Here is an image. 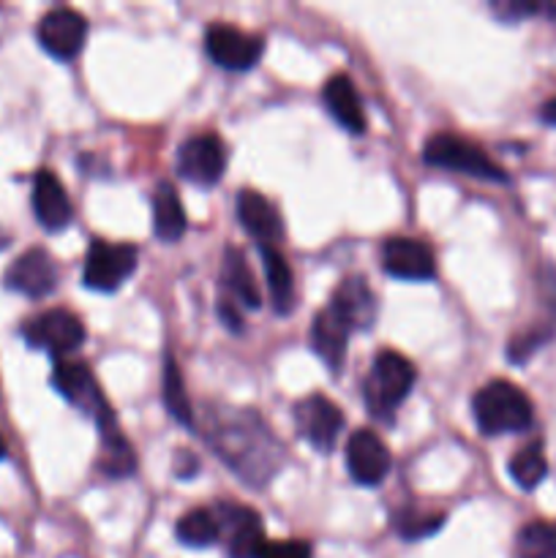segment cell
Returning <instances> with one entry per match:
<instances>
[{"mask_svg":"<svg viewBox=\"0 0 556 558\" xmlns=\"http://www.w3.org/2000/svg\"><path fill=\"white\" fill-rule=\"evenodd\" d=\"M548 474V461H545V452L540 441L521 447L516 456L510 458V477L518 488L534 490Z\"/></svg>","mask_w":556,"mask_h":558,"instance_id":"obj_26","label":"cell"},{"mask_svg":"<svg viewBox=\"0 0 556 558\" xmlns=\"http://www.w3.org/2000/svg\"><path fill=\"white\" fill-rule=\"evenodd\" d=\"M442 521H445V515L442 512H418L412 510V507H407V510L396 512V518H392V526H396V532L401 534L403 539H420V537H428V534H434L436 529L442 526Z\"/></svg>","mask_w":556,"mask_h":558,"instance_id":"obj_29","label":"cell"},{"mask_svg":"<svg viewBox=\"0 0 556 558\" xmlns=\"http://www.w3.org/2000/svg\"><path fill=\"white\" fill-rule=\"evenodd\" d=\"M494 11L505 20H518V16H527V14H537L543 11V5H534V3H494Z\"/></svg>","mask_w":556,"mask_h":558,"instance_id":"obj_31","label":"cell"},{"mask_svg":"<svg viewBox=\"0 0 556 558\" xmlns=\"http://www.w3.org/2000/svg\"><path fill=\"white\" fill-rule=\"evenodd\" d=\"M518 558H556V529L532 521L518 532Z\"/></svg>","mask_w":556,"mask_h":558,"instance_id":"obj_28","label":"cell"},{"mask_svg":"<svg viewBox=\"0 0 556 558\" xmlns=\"http://www.w3.org/2000/svg\"><path fill=\"white\" fill-rule=\"evenodd\" d=\"M262 267H265L267 278V292H270L273 308L276 314H289L294 305V278L289 270L287 259H283L281 251L276 245H262Z\"/></svg>","mask_w":556,"mask_h":558,"instance_id":"obj_24","label":"cell"},{"mask_svg":"<svg viewBox=\"0 0 556 558\" xmlns=\"http://www.w3.org/2000/svg\"><path fill=\"white\" fill-rule=\"evenodd\" d=\"M205 49L213 63L221 69L249 71L259 63L265 44L232 25H210L205 33Z\"/></svg>","mask_w":556,"mask_h":558,"instance_id":"obj_11","label":"cell"},{"mask_svg":"<svg viewBox=\"0 0 556 558\" xmlns=\"http://www.w3.org/2000/svg\"><path fill=\"white\" fill-rule=\"evenodd\" d=\"M238 218L240 227L251 234L254 240H259L262 245H273L281 240L283 223L278 216L276 207L270 205L267 196H262L259 191H240L238 196Z\"/></svg>","mask_w":556,"mask_h":558,"instance_id":"obj_18","label":"cell"},{"mask_svg":"<svg viewBox=\"0 0 556 558\" xmlns=\"http://www.w3.org/2000/svg\"><path fill=\"white\" fill-rule=\"evenodd\" d=\"M52 385L71 407L90 414L96 423H101L104 417L114 414L109 409L104 392L98 390V381L93 376V371L85 363H80V360H58L52 371Z\"/></svg>","mask_w":556,"mask_h":558,"instance_id":"obj_7","label":"cell"},{"mask_svg":"<svg viewBox=\"0 0 556 558\" xmlns=\"http://www.w3.org/2000/svg\"><path fill=\"white\" fill-rule=\"evenodd\" d=\"M174 534H178L180 543L189 545V548H207V545L221 539V529H218L216 512L202 510V507L200 510L185 512V515L178 521V526H174Z\"/></svg>","mask_w":556,"mask_h":558,"instance_id":"obj_25","label":"cell"},{"mask_svg":"<svg viewBox=\"0 0 556 558\" xmlns=\"http://www.w3.org/2000/svg\"><path fill=\"white\" fill-rule=\"evenodd\" d=\"M207 445L249 485H265L281 463V445L254 412H223L210 417Z\"/></svg>","mask_w":556,"mask_h":558,"instance_id":"obj_1","label":"cell"},{"mask_svg":"<svg viewBox=\"0 0 556 558\" xmlns=\"http://www.w3.org/2000/svg\"><path fill=\"white\" fill-rule=\"evenodd\" d=\"M347 469L354 483L376 488L390 472V450L374 430H354L347 441Z\"/></svg>","mask_w":556,"mask_h":558,"instance_id":"obj_13","label":"cell"},{"mask_svg":"<svg viewBox=\"0 0 556 558\" xmlns=\"http://www.w3.org/2000/svg\"><path fill=\"white\" fill-rule=\"evenodd\" d=\"M101 430V469L109 477H125L136 469V456L131 450L129 439L120 434L118 420L114 414L104 417L101 423H96Z\"/></svg>","mask_w":556,"mask_h":558,"instance_id":"obj_23","label":"cell"},{"mask_svg":"<svg viewBox=\"0 0 556 558\" xmlns=\"http://www.w3.org/2000/svg\"><path fill=\"white\" fill-rule=\"evenodd\" d=\"M221 539L227 543L229 558H262L265 550V526L262 518L251 507L243 505H221L216 512Z\"/></svg>","mask_w":556,"mask_h":558,"instance_id":"obj_9","label":"cell"},{"mask_svg":"<svg viewBox=\"0 0 556 558\" xmlns=\"http://www.w3.org/2000/svg\"><path fill=\"white\" fill-rule=\"evenodd\" d=\"M5 287L31 300H41L58 287V265L44 248H31L5 270Z\"/></svg>","mask_w":556,"mask_h":558,"instance_id":"obj_14","label":"cell"},{"mask_svg":"<svg viewBox=\"0 0 556 558\" xmlns=\"http://www.w3.org/2000/svg\"><path fill=\"white\" fill-rule=\"evenodd\" d=\"M153 229H156L164 243H174L189 229L183 202H180L172 183H158L156 191H153Z\"/></svg>","mask_w":556,"mask_h":558,"instance_id":"obj_22","label":"cell"},{"mask_svg":"<svg viewBox=\"0 0 556 558\" xmlns=\"http://www.w3.org/2000/svg\"><path fill=\"white\" fill-rule=\"evenodd\" d=\"M33 213L47 232H60L71 221L69 194L49 169H41L33 180Z\"/></svg>","mask_w":556,"mask_h":558,"instance_id":"obj_17","label":"cell"},{"mask_svg":"<svg viewBox=\"0 0 556 558\" xmlns=\"http://www.w3.org/2000/svg\"><path fill=\"white\" fill-rule=\"evenodd\" d=\"M164 407L180 425H185V428L194 425V412H191V401L185 396L183 376H180L172 354H167V360H164Z\"/></svg>","mask_w":556,"mask_h":558,"instance_id":"obj_27","label":"cell"},{"mask_svg":"<svg viewBox=\"0 0 556 558\" xmlns=\"http://www.w3.org/2000/svg\"><path fill=\"white\" fill-rule=\"evenodd\" d=\"M262 558H314V554L303 539H281V543H267Z\"/></svg>","mask_w":556,"mask_h":558,"instance_id":"obj_30","label":"cell"},{"mask_svg":"<svg viewBox=\"0 0 556 558\" xmlns=\"http://www.w3.org/2000/svg\"><path fill=\"white\" fill-rule=\"evenodd\" d=\"M349 336H352V330H349L330 308L319 311V314L314 316V325H311V347H314V352L319 354L333 371L341 368L343 360H347Z\"/></svg>","mask_w":556,"mask_h":558,"instance_id":"obj_21","label":"cell"},{"mask_svg":"<svg viewBox=\"0 0 556 558\" xmlns=\"http://www.w3.org/2000/svg\"><path fill=\"white\" fill-rule=\"evenodd\" d=\"M322 98L327 104V112L333 114L338 125H343L352 134H363L365 131V112L363 101L358 96V87L349 80L347 74H336L327 80L325 90H322Z\"/></svg>","mask_w":556,"mask_h":558,"instance_id":"obj_19","label":"cell"},{"mask_svg":"<svg viewBox=\"0 0 556 558\" xmlns=\"http://www.w3.org/2000/svg\"><path fill=\"white\" fill-rule=\"evenodd\" d=\"M136 262H140V254H136L134 245L93 240L90 248H87L82 281L93 292H118L134 276Z\"/></svg>","mask_w":556,"mask_h":558,"instance_id":"obj_5","label":"cell"},{"mask_svg":"<svg viewBox=\"0 0 556 558\" xmlns=\"http://www.w3.org/2000/svg\"><path fill=\"white\" fill-rule=\"evenodd\" d=\"M425 163L439 169H452V172L469 174L478 180H491V183H507V174L499 163L488 158V153L474 142L463 140L458 134H434L423 147Z\"/></svg>","mask_w":556,"mask_h":558,"instance_id":"obj_4","label":"cell"},{"mask_svg":"<svg viewBox=\"0 0 556 558\" xmlns=\"http://www.w3.org/2000/svg\"><path fill=\"white\" fill-rule=\"evenodd\" d=\"M540 118H543L545 123L556 125V98H551V101L543 104V109H540Z\"/></svg>","mask_w":556,"mask_h":558,"instance_id":"obj_32","label":"cell"},{"mask_svg":"<svg viewBox=\"0 0 556 558\" xmlns=\"http://www.w3.org/2000/svg\"><path fill=\"white\" fill-rule=\"evenodd\" d=\"M382 267L401 281H431L436 276L434 251L414 238H390L382 245Z\"/></svg>","mask_w":556,"mask_h":558,"instance_id":"obj_15","label":"cell"},{"mask_svg":"<svg viewBox=\"0 0 556 558\" xmlns=\"http://www.w3.org/2000/svg\"><path fill=\"white\" fill-rule=\"evenodd\" d=\"M327 308L349 327V330H368L376 319V298L371 292L368 281L360 276L343 278L333 292Z\"/></svg>","mask_w":556,"mask_h":558,"instance_id":"obj_16","label":"cell"},{"mask_svg":"<svg viewBox=\"0 0 556 558\" xmlns=\"http://www.w3.org/2000/svg\"><path fill=\"white\" fill-rule=\"evenodd\" d=\"M294 428L314 450L330 452L343 430V414L330 398L309 396L294 407Z\"/></svg>","mask_w":556,"mask_h":558,"instance_id":"obj_10","label":"cell"},{"mask_svg":"<svg viewBox=\"0 0 556 558\" xmlns=\"http://www.w3.org/2000/svg\"><path fill=\"white\" fill-rule=\"evenodd\" d=\"M22 336L31 347L44 349L55 357H65V354H74L85 343L87 332L80 316L71 314L69 308H49L44 314L33 316L31 322H25Z\"/></svg>","mask_w":556,"mask_h":558,"instance_id":"obj_6","label":"cell"},{"mask_svg":"<svg viewBox=\"0 0 556 558\" xmlns=\"http://www.w3.org/2000/svg\"><path fill=\"white\" fill-rule=\"evenodd\" d=\"M221 283H223V292H227L240 308H249V311L262 308V294L254 281V272H251L243 251L234 248V245H229V248L223 251Z\"/></svg>","mask_w":556,"mask_h":558,"instance_id":"obj_20","label":"cell"},{"mask_svg":"<svg viewBox=\"0 0 556 558\" xmlns=\"http://www.w3.org/2000/svg\"><path fill=\"white\" fill-rule=\"evenodd\" d=\"M227 145L218 134H196L178 150V174L194 185H216L227 169Z\"/></svg>","mask_w":556,"mask_h":558,"instance_id":"obj_8","label":"cell"},{"mask_svg":"<svg viewBox=\"0 0 556 558\" xmlns=\"http://www.w3.org/2000/svg\"><path fill=\"white\" fill-rule=\"evenodd\" d=\"M474 423L485 436L523 434L534 423V407L527 392L507 379H494L474 392Z\"/></svg>","mask_w":556,"mask_h":558,"instance_id":"obj_2","label":"cell"},{"mask_svg":"<svg viewBox=\"0 0 556 558\" xmlns=\"http://www.w3.org/2000/svg\"><path fill=\"white\" fill-rule=\"evenodd\" d=\"M418 371L403 354L385 349L376 354L374 368H371L368 381H365V407L376 420H392V412L401 407L412 392Z\"/></svg>","mask_w":556,"mask_h":558,"instance_id":"obj_3","label":"cell"},{"mask_svg":"<svg viewBox=\"0 0 556 558\" xmlns=\"http://www.w3.org/2000/svg\"><path fill=\"white\" fill-rule=\"evenodd\" d=\"M87 41V20L74 9H52L38 22V44L52 58L71 60Z\"/></svg>","mask_w":556,"mask_h":558,"instance_id":"obj_12","label":"cell"}]
</instances>
